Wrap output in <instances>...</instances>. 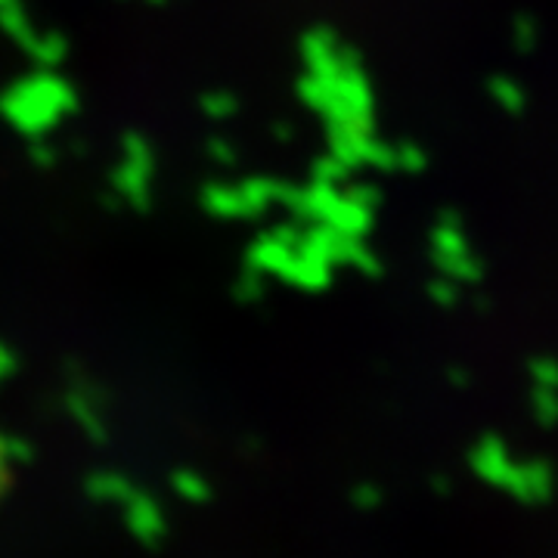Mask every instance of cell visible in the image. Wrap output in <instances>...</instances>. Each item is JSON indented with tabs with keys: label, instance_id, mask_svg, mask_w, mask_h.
<instances>
[]
</instances>
